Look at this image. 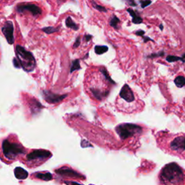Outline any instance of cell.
Listing matches in <instances>:
<instances>
[{"label": "cell", "instance_id": "cell-6", "mask_svg": "<svg viewBox=\"0 0 185 185\" xmlns=\"http://www.w3.org/2000/svg\"><path fill=\"white\" fill-rule=\"evenodd\" d=\"M52 156V153L46 150H33L22 156L20 161L28 168H36L44 163Z\"/></svg>", "mask_w": 185, "mask_h": 185}, {"label": "cell", "instance_id": "cell-27", "mask_svg": "<svg viewBox=\"0 0 185 185\" xmlns=\"http://www.w3.org/2000/svg\"><path fill=\"white\" fill-rule=\"evenodd\" d=\"M145 32L144 31H142V30H139V31H137L135 32V35H137V36H144V35H145Z\"/></svg>", "mask_w": 185, "mask_h": 185}, {"label": "cell", "instance_id": "cell-18", "mask_svg": "<svg viewBox=\"0 0 185 185\" xmlns=\"http://www.w3.org/2000/svg\"><path fill=\"white\" fill-rule=\"evenodd\" d=\"M42 31L47 34H52V33L58 32L59 31V27H45L42 28Z\"/></svg>", "mask_w": 185, "mask_h": 185}, {"label": "cell", "instance_id": "cell-10", "mask_svg": "<svg viewBox=\"0 0 185 185\" xmlns=\"http://www.w3.org/2000/svg\"><path fill=\"white\" fill-rule=\"evenodd\" d=\"M1 32L6 38L7 41L9 44H13L14 43V26L13 23L11 21H7L5 22L4 25L1 28Z\"/></svg>", "mask_w": 185, "mask_h": 185}, {"label": "cell", "instance_id": "cell-22", "mask_svg": "<svg viewBox=\"0 0 185 185\" xmlns=\"http://www.w3.org/2000/svg\"><path fill=\"white\" fill-rule=\"evenodd\" d=\"M80 64H79V59H75V61H73V66H72V69H71V72L74 71V70H78V69H80Z\"/></svg>", "mask_w": 185, "mask_h": 185}, {"label": "cell", "instance_id": "cell-2", "mask_svg": "<svg viewBox=\"0 0 185 185\" xmlns=\"http://www.w3.org/2000/svg\"><path fill=\"white\" fill-rule=\"evenodd\" d=\"M116 107L119 112L125 114L140 112L144 109V103L136 93L127 84L124 85L116 99Z\"/></svg>", "mask_w": 185, "mask_h": 185}, {"label": "cell", "instance_id": "cell-23", "mask_svg": "<svg viewBox=\"0 0 185 185\" xmlns=\"http://www.w3.org/2000/svg\"><path fill=\"white\" fill-rule=\"evenodd\" d=\"M164 55V52H163V51H161V52H158L156 54V53H155V54H151V55H149L148 56V58H155V57H157V56H162Z\"/></svg>", "mask_w": 185, "mask_h": 185}, {"label": "cell", "instance_id": "cell-5", "mask_svg": "<svg viewBox=\"0 0 185 185\" xmlns=\"http://www.w3.org/2000/svg\"><path fill=\"white\" fill-rule=\"evenodd\" d=\"M159 185H185V170L177 163L166 164L158 175Z\"/></svg>", "mask_w": 185, "mask_h": 185}, {"label": "cell", "instance_id": "cell-17", "mask_svg": "<svg viewBox=\"0 0 185 185\" xmlns=\"http://www.w3.org/2000/svg\"><path fill=\"white\" fill-rule=\"evenodd\" d=\"M119 22H120V20L116 15H113L112 18H111L110 22H109V24L112 27L115 28V29H118V25H119Z\"/></svg>", "mask_w": 185, "mask_h": 185}, {"label": "cell", "instance_id": "cell-3", "mask_svg": "<svg viewBox=\"0 0 185 185\" xmlns=\"http://www.w3.org/2000/svg\"><path fill=\"white\" fill-rule=\"evenodd\" d=\"M25 154L26 149L15 135L7 137L0 143V158L4 163H11Z\"/></svg>", "mask_w": 185, "mask_h": 185}, {"label": "cell", "instance_id": "cell-25", "mask_svg": "<svg viewBox=\"0 0 185 185\" xmlns=\"http://www.w3.org/2000/svg\"><path fill=\"white\" fill-rule=\"evenodd\" d=\"M13 64H14V66H15V67H17V68L20 67V62H19V61L17 60V59L16 57L14 58V59H13Z\"/></svg>", "mask_w": 185, "mask_h": 185}, {"label": "cell", "instance_id": "cell-28", "mask_svg": "<svg viewBox=\"0 0 185 185\" xmlns=\"http://www.w3.org/2000/svg\"><path fill=\"white\" fill-rule=\"evenodd\" d=\"M142 38H143L144 42H145V43H147V42H148V41L154 42V40H153V39H151V38H149V37H148V36H142Z\"/></svg>", "mask_w": 185, "mask_h": 185}, {"label": "cell", "instance_id": "cell-30", "mask_svg": "<svg viewBox=\"0 0 185 185\" xmlns=\"http://www.w3.org/2000/svg\"><path fill=\"white\" fill-rule=\"evenodd\" d=\"M159 28H160V30H161V31H163V25L162 24L159 25Z\"/></svg>", "mask_w": 185, "mask_h": 185}, {"label": "cell", "instance_id": "cell-11", "mask_svg": "<svg viewBox=\"0 0 185 185\" xmlns=\"http://www.w3.org/2000/svg\"><path fill=\"white\" fill-rule=\"evenodd\" d=\"M127 11L128 13L130 14V16L133 17V20H132V21H133V22L134 24L142 23L143 20H142V17L139 15V14H137L135 10H133L132 8H129L127 10Z\"/></svg>", "mask_w": 185, "mask_h": 185}, {"label": "cell", "instance_id": "cell-1", "mask_svg": "<svg viewBox=\"0 0 185 185\" xmlns=\"http://www.w3.org/2000/svg\"><path fill=\"white\" fill-rule=\"evenodd\" d=\"M156 140L160 148L166 153L185 160V134L159 132Z\"/></svg>", "mask_w": 185, "mask_h": 185}, {"label": "cell", "instance_id": "cell-16", "mask_svg": "<svg viewBox=\"0 0 185 185\" xmlns=\"http://www.w3.org/2000/svg\"><path fill=\"white\" fill-rule=\"evenodd\" d=\"M175 85L178 88H182L185 85V77L183 76H178L174 80Z\"/></svg>", "mask_w": 185, "mask_h": 185}, {"label": "cell", "instance_id": "cell-29", "mask_svg": "<svg viewBox=\"0 0 185 185\" xmlns=\"http://www.w3.org/2000/svg\"><path fill=\"white\" fill-rule=\"evenodd\" d=\"M93 38V36H91V35H85V36H84L85 40L86 42H88L89 40H91V38Z\"/></svg>", "mask_w": 185, "mask_h": 185}, {"label": "cell", "instance_id": "cell-13", "mask_svg": "<svg viewBox=\"0 0 185 185\" xmlns=\"http://www.w3.org/2000/svg\"><path fill=\"white\" fill-rule=\"evenodd\" d=\"M33 176H34V177L45 181H49L52 179V175L50 173H36Z\"/></svg>", "mask_w": 185, "mask_h": 185}, {"label": "cell", "instance_id": "cell-7", "mask_svg": "<svg viewBox=\"0 0 185 185\" xmlns=\"http://www.w3.org/2000/svg\"><path fill=\"white\" fill-rule=\"evenodd\" d=\"M15 53H16V58L20 62V67L28 73L34 70L36 67V60L31 52H28L21 46L17 45L15 47Z\"/></svg>", "mask_w": 185, "mask_h": 185}, {"label": "cell", "instance_id": "cell-4", "mask_svg": "<svg viewBox=\"0 0 185 185\" xmlns=\"http://www.w3.org/2000/svg\"><path fill=\"white\" fill-rule=\"evenodd\" d=\"M112 84H114V82L105 69L104 75L101 80L95 79L93 75L88 78L85 82V91L93 99L101 101L108 96Z\"/></svg>", "mask_w": 185, "mask_h": 185}, {"label": "cell", "instance_id": "cell-31", "mask_svg": "<svg viewBox=\"0 0 185 185\" xmlns=\"http://www.w3.org/2000/svg\"><path fill=\"white\" fill-rule=\"evenodd\" d=\"M182 58H183V59H185V54H183Z\"/></svg>", "mask_w": 185, "mask_h": 185}, {"label": "cell", "instance_id": "cell-20", "mask_svg": "<svg viewBox=\"0 0 185 185\" xmlns=\"http://www.w3.org/2000/svg\"><path fill=\"white\" fill-rule=\"evenodd\" d=\"M91 4H92L93 7L96 9V10H98V11H99V12H107V10L104 7L101 6V5L98 4L96 2V1H93V0H92V1H91Z\"/></svg>", "mask_w": 185, "mask_h": 185}, {"label": "cell", "instance_id": "cell-19", "mask_svg": "<svg viewBox=\"0 0 185 185\" xmlns=\"http://www.w3.org/2000/svg\"><path fill=\"white\" fill-rule=\"evenodd\" d=\"M166 61H169V62H174V61H181L182 62H185V59H183L182 57H179V56H172V55H169L167 56Z\"/></svg>", "mask_w": 185, "mask_h": 185}, {"label": "cell", "instance_id": "cell-26", "mask_svg": "<svg viewBox=\"0 0 185 185\" xmlns=\"http://www.w3.org/2000/svg\"><path fill=\"white\" fill-rule=\"evenodd\" d=\"M127 3L130 5V6H133V7H136L137 4L135 3V0H126Z\"/></svg>", "mask_w": 185, "mask_h": 185}, {"label": "cell", "instance_id": "cell-24", "mask_svg": "<svg viewBox=\"0 0 185 185\" xmlns=\"http://www.w3.org/2000/svg\"><path fill=\"white\" fill-rule=\"evenodd\" d=\"M80 41H81V40H80V36L77 37L76 40H75V43H74V44H73V48L74 49L77 48V47H78L80 45Z\"/></svg>", "mask_w": 185, "mask_h": 185}, {"label": "cell", "instance_id": "cell-15", "mask_svg": "<svg viewBox=\"0 0 185 185\" xmlns=\"http://www.w3.org/2000/svg\"><path fill=\"white\" fill-rule=\"evenodd\" d=\"M108 50L109 48L106 46H95V52H96V54H98V55L104 54Z\"/></svg>", "mask_w": 185, "mask_h": 185}, {"label": "cell", "instance_id": "cell-14", "mask_svg": "<svg viewBox=\"0 0 185 185\" xmlns=\"http://www.w3.org/2000/svg\"><path fill=\"white\" fill-rule=\"evenodd\" d=\"M65 22H66V26L67 28H72V29L75 30V31H77V30H78L79 26L72 20V18L70 17H67Z\"/></svg>", "mask_w": 185, "mask_h": 185}, {"label": "cell", "instance_id": "cell-21", "mask_svg": "<svg viewBox=\"0 0 185 185\" xmlns=\"http://www.w3.org/2000/svg\"><path fill=\"white\" fill-rule=\"evenodd\" d=\"M140 3L141 4V7L142 8H145L148 6H149L150 4L152 3V1L151 0H140Z\"/></svg>", "mask_w": 185, "mask_h": 185}, {"label": "cell", "instance_id": "cell-9", "mask_svg": "<svg viewBox=\"0 0 185 185\" xmlns=\"http://www.w3.org/2000/svg\"><path fill=\"white\" fill-rule=\"evenodd\" d=\"M17 12L19 13L29 11L33 16H39L42 13V10L39 7L33 4H18L16 7Z\"/></svg>", "mask_w": 185, "mask_h": 185}, {"label": "cell", "instance_id": "cell-8", "mask_svg": "<svg viewBox=\"0 0 185 185\" xmlns=\"http://www.w3.org/2000/svg\"><path fill=\"white\" fill-rule=\"evenodd\" d=\"M116 131L121 140L138 138L142 133V128L135 124H121L116 127Z\"/></svg>", "mask_w": 185, "mask_h": 185}, {"label": "cell", "instance_id": "cell-12", "mask_svg": "<svg viewBox=\"0 0 185 185\" xmlns=\"http://www.w3.org/2000/svg\"><path fill=\"white\" fill-rule=\"evenodd\" d=\"M14 174H15L17 179H20V180L25 179L28 176V172H26L25 169L20 168V167H17V168H15V170H14Z\"/></svg>", "mask_w": 185, "mask_h": 185}]
</instances>
